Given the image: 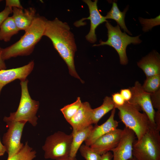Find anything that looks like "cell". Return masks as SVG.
<instances>
[{
    "instance_id": "obj_1",
    "label": "cell",
    "mask_w": 160,
    "mask_h": 160,
    "mask_svg": "<svg viewBox=\"0 0 160 160\" xmlns=\"http://www.w3.org/2000/svg\"><path fill=\"white\" fill-rule=\"evenodd\" d=\"M44 36L51 40L54 48L66 64L70 74L83 83L75 69L74 56L76 46L74 35L68 23L57 17L52 20H47Z\"/></svg>"
},
{
    "instance_id": "obj_2",
    "label": "cell",
    "mask_w": 160,
    "mask_h": 160,
    "mask_svg": "<svg viewBox=\"0 0 160 160\" xmlns=\"http://www.w3.org/2000/svg\"><path fill=\"white\" fill-rule=\"evenodd\" d=\"M47 19L36 15L31 26L17 41L2 48V57L5 60L19 56H27L33 52L35 46L44 36Z\"/></svg>"
},
{
    "instance_id": "obj_3",
    "label": "cell",
    "mask_w": 160,
    "mask_h": 160,
    "mask_svg": "<svg viewBox=\"0 0 160 160\" xmlns=\"http://www.w3.org/2000/svg\"><path fill=\"white\" fill-rule=\"evenodd\" d=\"M28 79L20 81L21 93L18 107L15 112L11 113L8 117H4L5 122L23 121L28 122L33 127L37 125L38 118L36 114L39 103L31 98L28 89Z\"/></svg>"
},
{
    "instance_id": "obj_4",
    "label": "cell",
    "mask_w": 160,
    "mask_h": 160,
    "mask_svg": "<svg viewBox=\"0 0 160 160\" xmlns=\"http://www.w3.org/2000/svg\"><path fill=\"white\" fill-rule=\"evenodd\" d=\"M115 108L119 110L120 119L126 127L134 132L137 140H140L152 126L146 114L140 112L138 108L128 101Z\"/></svg>"
},
{
    "instance_id": "obj_5",
    "label": "cell",
    "mask_w": 160,
    "mask_h": 160,
    "mask_svg": "<svg viewBox=\"0 0 160 160\" xmlns=\"http://www.w3.org/2000/svg\"><path fill=\"white\" fill-rule=\"evenodd\" d=\"M132 155L137 160H160L159 132L151 126L140 140H135Z\"/></svg>"
},
{
    "instance_id": "obj_6",
    "label": "cell",
    "mask_w": 160,
    "mask_h": 160,
    "mask_svg": "<svg viewBox=\"0 0 160 160\" xmlns=\"http://www.w3.org/2000/svg\"><path fill=\"white\" fill-rule=\"evenodd\" d=\"M105 25L108 30L107 40L105 41L100 40L99 44H95L93 46L108 45L113 47L118 54L120 63L123 65H126L128 63L126 52L127 47L131 44H140L142 42L139 39L140 35L135 37L130 36L125 32H122L118 25L113 26L108 22H106Z\"/></svg>"
},
{
    "instance_id": "obj_7",
    "label": "cell",
    "mask_w": 160,
    "mask_h": 160,
    "mask_svg": "<svg viewBox=\"0 0 160 160\" xmlns=\"http://www.w3.org/2000/svg\"><path fill=\"white\" fill-rule=\"evenodd\" d=\"M73 139L72 133L58 131L48 137L42 147L46 159L54 160L69 156Z\"/></svg>"
},
{
    "instance_id": "obj_8",
    "label": "cell",
    "mask_w": 160,
    "mask_h": 160,
    "mask_svg": "<svg viewBox=\"0 0 160 160\" xmlns=\"http://www.w3.org/2000/svg\"><path fill=\"white\" fill-rule=\"evenodd\" d=\"M25 121L5 122L8 128L7 132L3 137L2 143L8 154L9 159L19 152L23 147L24 144L21 140Z\"/></svg>"
},
{
    "instance_id": "obj_9",
    "label": "cell",
    "mask_w": 160,
    "mask_h": 160,
    "mask_svg": "<svg viewBox=\"0 0 160 160\" xmlns=\"http://www.w3.org/2000/svg\"><path fill=\"white\" fill-rule=\"evenodd\" d=\"M129 89L132 97L128 102L140 110H142L147 115L152 126L156 128L154 121L155 112L151 102V94L145 92L138 81L135 82L134 86Z\"/></svg>"
},
{
    "instance_id": "obj_10",
    "label": "cell",
    "mask_w": 160,
    "mask_h": 160,
    "mask_svg": "<svg viewBox=\"0 0 160 160\" xmlns=\"http://www.w3.org/2000/svg\"><path fill=\"white\" fill-rule=\"evenodd\" d=\"M83 1L87 5L89 11V15L87 18H82L74 23L77 27L82 26V22L86 19L89 20L90 22V28L88 34L86 36V39L89 42L94 43L97 41L95 30L100 24L104 22H107L105 16L102 15L98 9L97 6L98 0L92 1L91 0H84Z\"/></svg>"
},
{
    "instance_id": "obj_11",
    "label": "cell",
    "mask_w": 160,
    "mask_h": 160,
    "mask_svg": "<svg viewBox=\"0 0 160 160\" xmlns=\"http://www.w3.org/2000/svg\"><path fill=\"white\" fill-rule=\"evenodd\" d=\"M120 140L117 146L111 151L112 160H129L133 157V145L135 135L131 130L125 127Z\"/></svg>"
},
{
    "instance_id": "obj_12",
    "label": "cell",
    "mask_w": 160,
    "mask_h": 160,
    "mask_svg": "<svg viewBox=\"0 0 160 160\" xmlns=\"http://www.w3.org/2000/svg\"><path fill=\"white\" fill-rule=\"evenodd\" d=\"M123 131L117 128L99 138L89 146L101 155L111 151L119 144Z\"/></svg>"
},
{
    "instance_id": "obj_13",
    "label": "cell",
    "mask_w": 160,
    "mask_h": 160,
    "mask_svg": "<svg viewBox=\"0 0 160 160\" xmlns=\"http://www.w3.org/2000/svg\"><path fill=\"white\" fill-rule=\"evenodd\" d=\"M34 66V61L31 60L23 66L8 70L0 71V95L2 88L12 81L19 79L21 81L26 78L32 71Z\"/></svg>"
},
{
    "instance_id": "obj_14",
    "label": "cell",
    "mask_w": 160,
    "mask_h": 160,
    "mask_svg": "<svg viewBox=\"0 0 160 160\" xmlns=\"http://www.w3.org/2000/svg\"><path fill=\"white\" fill-rule=\"evenodd\" d=\"M92 108L87 102L82 103V105L74 115L68 122L73 128V131L82 129L92 125Z\"/></svg>"
},
{
    "instance_id": "obj_15",
    "label": "cell",
    "mask_w": 160,
    "mask_h": 160,
    "mask_svg": "<svg viewBox=\"0 0 160 160\" xmlns=\"http://www.w3.org/2000/svg\"><path fill=\"white\" fill-rule=\"evenodd\" d=\"M115 111L114 108L105 122L101 125L96 124L93 127L89 136L84 141L85 145L90 146L99 138L117 128L119 122L114 119Z\"/></svg>"
},
{
    "instance_id": "obj_16",
    "label": "cell",
    "mask_w": 160,
    "mask_h": 160,
    "mask_svg": "<svg viewBox=\"0 0 160 160\" xmlns=\"http://www.w3.org/2000/svg\"><path fill=\"white\" fill-rule=\"evenodd\" d=\"M36 9L32 7L12 8V17L19 31H25L29 28L36 15Z\"/></svg>"
},
{
    "instance_id": "obj_17",
    "label": "cell",
    "mask_w": 160,
    "mask_h": 160,
    "mask_svg": "<svg viewBox=\"0 0 160 160\" xmlns=\"http://www.w3.org/2000/svg\"><path fill=\"white\" fill-rule=\"evenodd\" d=\"M147 77L160 74V60L159 54L153 51L143 57L137 63Z\"/></svg>"
},
{
    "instance_id": "obj_18",
    "label": "cell",
    "mask_w": 160,
    "mask_h": 160,
    "mask_svg": "<svg viewBox=\"0 0 160 160\" xmlns=\"http://www.w3.org/2000/svg\"><path fill=\"white\" fill-rule=\"evenodd\" d=\"M93 127L92 124L82 129L72 131L73 139L69 156L70 157H76L80 146L89 136Z\"/></svg>"
},
{
    "instance_id": "obj_19",
    "label": "cell",
    "mask_w": 160,
    "mask_h": 160,
    "mask_svg": "<svg viewBox=\"0 0 160 160\" xmlns=\"http://www.w3.org/2000/svg\"><path fill=\"white\" fill-rule=\"evenodd\" d=\"M19 31L12 17H9L0 26V40L9 42Z\"/></svg>"
},
{
    "instance_id": "obj_20",
    "label": "cell",
    "mask_w": 160,
    "mask_h": 160,
    "mask_svg": "<svg viewBox=\"0 0 160 160\" xmlns=\"http://www.w3.org/2000/svg\"><path fill=\"white\" fill-rule=\"evenodd\" d=\"M114 108V104L111 97L106 96L102 105L92 109V124H97L100 119L106 114Z\"/></svg>"
},
{
    "instance_id": "obj_21",
    "label": "cell",
    "mask_w": 160,
    "mask_h": 160,
    "mask_svg": "<svg viewBox=\"0 0 160 160\" xmlns=\"http://www.w3.org/2000/svg\"><path fill=\"white\" fill-rule=\"evenodd\" d=\"M128 9V8L127 7L123 12H121L118 8L117 3L114 2L113 3L111 10L105 17L106 19H112L115 20L118 25L124 30V32L132 35L127 28L124 21L125 14Z\"/></svg>"
},
{
    "instance_id": "obj_22",
    "label": "cell",
    "mask_w": 160,
    "mask_h": 160,
    "mask_svg": "<svg viewBox=\"0 0 160 160\" xmlns=\"http://www.w3.org/2000/svg\"><path fill=\"white\" fill-rule=\"evenodd\" d=\"M36 154V151L29 146L27 141L19 152L7 160H33Z\"/></svg>"
},
{
    "instance_id": "obj_23",
    "label": "cell",
    "mask_w": 160,
    "mask_h": 160,
    "mask_svg": "<svg viewBox=\"0 0 160 160\" xmlns=\"http://www.w3.org/2000/svg\"><path fill=\"white\" fill-rule=\"evenodd\" d=\"M142 87L145 92L151 94L160 90V74L147 77Z\"/></svg>"
},
{
    "instance_id": "obj_24",
    "label": "cell",
    "mask_w": 160,
    "mask_h": 160,
    "mask_svg": "<svg viewBox=\"0 0 160 160\" xmlns=\"http://www.w3.org/2000/svg\"><path fill=\"white\" fill-rule=\"evenodd\" d=\"M82 104L80 98L78 97L74 103L65 105L60 109L65 118L68 122L76 113Z\"/></svg>"
},
{
    "instance_id": "obj_25",
    "label": "cell",
    "mask_w": 160,
    "mask_h": 160,
    "mask_svg": "<svg viewBox=\"0 0 160 160\" xmlns=\"http://www.w3.org/2000/svg\"><path fill=\"white\" fill-rule=\"evenodd\" d=\"M79 151L81 155L86 160H100L101 155L92 149L89 146L86 145H82Z\"/></svg>"
},
{
    "instance_id": "obj_26",
    "label": "cell",
    "mask_w": 160,
    "mask_h": 160,
    "mask_svg": "<svg viewBox=\"0 0 160 160\" xmlns=\"http://www.w3.org/2000/svg\"><path fill=\"white\" fill-rule=\"evenodd\" d=\"M139 19L143 27L142 30L144 32L148 31L153 27L160 24V15L154 18L147 19L140 17Z\"/></svg>"
},
{
    "instance_id": "obj_27",
    "label": "cell",
    "mask_w": 160,
    "mask_h": 160,
    "mask_svg": "<svg viewBox=\"0 0 160 160\" xmlns=\"http://www.w3.org/2000/svg\"><path fill=\"white\" fill-rule=\"evenodd\" d=\"M112 99L114 104V108L124 105L125 101L120 93H116L112 95Z\"/></svg>"
},
{
    "instance_id": "obj_28",
    "label": "cell",
    "mask_w": 160,
    "mask_h": 160,
    "mask_svg": "<svg viewBox=\"0 0 160 160\" xmlns=\"http://www.w3.org/2000/svg\"><path fill=\"white\" fill-rule=\"evenodd\" d=\"M12 8L6 6L4 9L0 12V26L3 22L8 17L9 15L12 13Z\"/></svg>"
},
{
    "instance_id": "obj_29",
    "label": "cell",
    "mask_w": 160,
    "mask_h": 160,
    "mask_svg": "<svg viewBox=\"0 0 160 160\" xmlns=\"http://www.w3.org/2000/svg\"><path fill=\"white\" fill-rule=\"evenodd\" d=\"M5 2L6 6L12 8L13 7L23 8L19 0H6Z\"/></svg>"
},
{
    "instance_id": "obj_30",
    "label": "cell",
    "mask_w": 160,
    "mask_h": 160,
    "mask_svg": "<svg viewBox=\"0 0 160 160\" xmlns=\"http://www.w3.org/2000/svg\"><path fill=\"white\" fill-rule=\"evenodd\" d=\"M120 93L125 102L129 101L132 98V93L129 89H121Z\"/></svg>"
},
{
    "instance_id": "obj_31",
    "label": "cell",
    "mask_w": 160,
    "mask_h": 160,
    "mask_svg": "<svg viewBox=\"0 0 160 160\" xmlns=\"http://www.w3.org/2000/svg\"><path fill=\"white\" fill-rule=\"evenodd\" d=\"M154 121L156 126V130L160 132V110H158L156 112H155Z\"/></svg>"
},
{
    "instance_id": "obj_32",
    "label": "cell",
    "mask_w": 160,
    "mask_h": 160,
    "mask_svg": "<svg viewBox=\"0 0 160 160\" xmlns=\"http://www.w3.org/2000/svg\"><path fill=\"white\" fill-rule=\"evenodd\" d=\"M113 155L111 151H108L101 155L100 160H112Z\"/></svg>"
},
{
    "instance_id": "obj_33",
    "label": "cell",
    "mask_w": 160,
    "mask_h": 160,
    "mask_svg": "<svg viewBox=\"0 0 160 160\" xmlns=\"http://www.w3.org/2000/svg\"><path fill=\"white\" fill-rule=\"evenodd\" d=\"M2 48L0 47V71L5 70L7 68V67L4 60L2 57Z\"/></svg>"
},
{
    "instance_id": "obj_34",
    "label": "cell",
    "mask_w": 160,
    "mask_h": 160,
    "mask_svg": "<svg viewBox=\"0 0 160 160\" xmlns=\"http://www.w3.org/2000/svg\"><path fill=\"white\" fill-rule=\"evenodd\" d=\"M5 152L6 151L4 146L0 140V156H3Z\"/></svg>"
},
{
    "instance_id": "obj_35",
    "label": "cell",
    "mask_w": 160,
    "mask_h": 160,
    "mask_svg": "<svg viewBox=\"0 0 160 160\" xmlns=\"http://www.w3.org/2000/svg\"><path fill=\"white\" fill-rule=\"evenodd\" d=\"M55 160H77L76 157L71 158L69 156Z\"/></svg>"
},
{
    "instance_id": "obj_36",
    "label": "cell",
    "mask_w": 160,
    "mask_h": 160,
    "mask_svg": "<svg viewBox=\"0 0 160 160\" xmlns=\"http://www.w3.org/2000/svg\"><path fill=\"white\" fill-rule=\"evenodd\" d=\"M129 160H137L135 158L133 157L131 159H129Z\"/></svg>"
},
{
    "instance_id": "obj_37",
    "label": "cell",
    "mask_w": 160,
    "mask_h": 160,
    "mask_svg": "<svg viewBox=\"0 0 160 160\" xmlns=\"http://www.w3.org/2000/svg\"><path fill=\"white\" fill-rule=\"evenodd\" d=\"M2 0H0V2H1Z\"/></svg>"
}]
</instances>
